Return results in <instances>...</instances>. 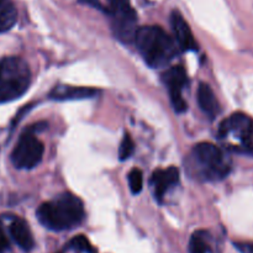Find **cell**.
<instances>
[{"label":"cell","mask_w":253,"mask_h":253,"mask_svg":"<svg viewBox=\"0 0 253 253\" xmlns=\"http://www.w3.org/2000/svg\"><path fill=\"white\" fill-rule=\"evenodd\" d=\"M85 216L82 200L71 193H63L43 203L37 210L39 221L52 231H66L78 226Z\"/></svg>","instance_id":"1"},{"label":"cell","mask_w":253,"mask_h":253,"mask_svg":"<svg viewBox=\"0 0 253 253\" xmlns=\"http://www.w3.org/2000/svg\"><path fill=\"white\" fill-rule=\"evenodd\" d=\"M133 41L142 58L152 68H163L177 56V43L160 26L140 27Z\"/></svg>","instance_id":"2"},{"label":"cell","mask_w":253,"mask_h":253,"mask_svg":"<svg viewBox=\"0 0 253 253\" xmlns=\"http://www.w3.org/2000/svg\"><path fill=\"white\" fill-rule=\"evenodd\" d=\"M188 166L193 174L207 182L220 180L231 170V161L224 151L209 142L194 146L188 158Z\"/></svg>","instance_id":"3"},{"label":"cell","mask_w":253,"mask_h":253,"mask_svg":"<svg viewBox=\"0 0 253 253\" xmlns=\"http://www.w3.org/2000/svg\"><path fill=\"white\" fill-rule=\"evenodd\" d=\"M31 84V71L20 57L0 61V103H9L24 95Z\"/></svg>","instance_id":"4"},{"label":"cell","mask_w":253,"mask_h":253,"mask_svg":"<svg viewBox=\"0 0 253 253\" xmlns=\"http://www.w3.org/2000/svg\"><path fill=\"white\" fill-rule=\"evenodd\" d=\"M106 14L111 17L114 35L123 42L135 40L137 32V14L130 0H108Z\"/></svg>","instance_id":"5"},{"label":"cell","mask_w":253,"mask_h":253,"mask_svg":"<svg viewBox=\"0 0 253 253\" xmlns=\"http://www.w3.org/2000/svg\"><path fill=\"white\" fill-rule=\"evenodd\" d=\"M43 143L37 138L35 128L29 127L17 141L11 153V161L19 169H32L43 157Z\"/></svg>","instance_id":"6"},{"label":"cell","mask_w":253,"mask_h":253,"mask_svg":"<svg viewBox=\"0 0 253 253\" xmlns=\"http://www.w3.org/2000/svg\"><path fill=\"white\" fill-rule=\"evenodd\" d=\"M252 135L253 121L246 114H232L220 124L219 137L221 140L236 141L245 148H249L251 145Z\"/></svg>","instance_id":"7"},{"label":"cell","mask_w":253,"mask_h":253,"mask_svg":"<svg viewBox=\"0 0 253 253\" xmlns=\"http://www.w3.org/2000/svg\"><path fill=\"white\" fill-rule=\"evenodd\" d=\"M163 81H165L166 85L168 88V93H169L170 101H172L174 110L177 113H184L187 110V103L183 99L182 91L188 84V77L185 69L182 66L172 67L165 73Z\"/></svg>","instance_id":"8"},{"label":"cell","mask_w":253,"mask_h":253,"mask_svg":"<svg viewBox=\"0 0 253 253\" xmlns=\"http://www.w3.org/2000/svg\"><path fill=\"white\" fill-rule=\"evenodd\" d=\"M170 24H172L175 43H177L178 48H180L182 51H195V49H198V44L195 42L194 36H193L192 30L179 11L172 12Z\"/></svg>","instance_id":"9"},{"label":"cell","mask_w":253,"mask_h":253,"mask_svg":"<svg viewBox=\"0 0 253 253\" xmlns=\"http://www.w3.org/2000/svg\"><path fill=\"white\" fill-rule=\"evenodd\" d=\"M179 180V170L175 167H169L167 169H157L151 177L153 194L156 199L162 200L170 188L174 187Z\"/></svg>","instance_id":"10"},{"label":"cell","mask_w":253,"mask_h":253,"mask_svg":"<svg viewBox=\"0 0 253 253\" xmlns=\"http://www.w3.org/2000/svg\"><path fill=\"white\" fill-rule=\"evenodd\" d=\"M98 94V90L85 86L73 85H57L49 93V98L58 101L67 100H82V99H90Z\"/></svg>","instance_id":"11"},{"label":"cell","mask_w":253,"mask_h":253,"mask_svg":"<svg viewBox=\"0 0 253 253\" xmlns=\"http://www.w3.org/2000/svg\"><path fill=\"white\" fill-rule=\"evenodd\" d=\"M9 231L12 240L15 241V244H16L20 249L27 252L31 251V250L34 249V236H32V232L31 230H30L29 224H27L24 219L15 217L11 221V224H10Z\"/></svg>","instance_id":"12"},{"label":"cell","mask_w":253,"mask_h":253,"mask_svg":"<svg viewBox=\"0 0 253 253\" xmlns=\"http://www.w3.org/2000/svg\"><path fill=\"white\" fill-rule=\"evenodd\" d=\"M198 104L204 114L209 118H215L220 111V104L214 91L207 83H200L198 88Z\"/></svg>","instance_id":"13"},{"label":"cell","mask_w":253,"mask_h":253,"mask_svg":"<svg viewBox=\"0 0 253 253\" xmlns=\"http://www.w3.org/2000/svg\"><path fill=\"white\" fill-rule=\"evenodd\" d=\"M16 19L17 10L12 0H0V32L11 29Z\"/></svg>","instance_id":"14"},{"label":"cell","mask_w":253,"mask_h":253,"mask_svg":"<svg viewBox=\"0 0 253 253\" xmlns=\"http://www.w3.org/2000/svg\"><path fill=\"white\" fill-rule=\"evenodd\" d=\"M190 253H214L209 237L205 232H195L193 234L189 244Z\"/></svg>","instance_id":"15"},{"label":"cell","mask_w":253,"mask_h":253,"mask_svg":"<svg viewBox=\"0 0 253 253\" xmlns=\"http://www.w3.org/2000/svg\"><path fill=\"white\" fill-rule=\"evenodd\" d=\"M67 247L69 250H73L77 253H98L93 247V245L89 242V240L84 235H79V236L72 239Z\"/></svg>","instance_id":"16"},{"label":"cell","mask_w":253,"mask_h":253,"mask_svg":"<svg viewBox=\"0 0 253 253\" xmlns=\"http://www.w3.org/2000/svg\"><path fill=\"white\" fill-rule=\"evenodd\" d=\"M128 179V185H130V189L132 192V194H138V193L142 190L143 187V175L142 172L137 168L131 170L127 175Z\"/></svg>","instance_id":"17"},{"label":"cell","mask_w":253,"mask_h":253,"mask_svg":"<svg viewBox=\"0 0 253 253\" xmlns=\"http://www.w3.org/2000/svg\"><path fill=\"white\" fill-rule=\"evenodd\" d=\"M133 151H135V143H133L131 136L128 133H125L120 143V148H119V157L121 161L128 160L132 156Z\"/></svg>","instance_id":"18"},{"label":"cell","mask_w":253,"mask_h":253,"mask_svg":"<svg viewBox=\"0 0 253 253\" xmlns=\"http://www.w3.org/2000/svg\"><path fill=\"white\" fill-rule=\"evenodd\" d=\"M10 250V242L0 225V253H6Z\"/></svg>","instance_id":"19"},{"label":"cell","mask_w":253,"mask_h":253,"mask_svg":"<svg viewBox=\"0 0 253 253\" xmlns=\"http://www.w3.org/2000/svg\"><path fill=\"white\" fill-rule=\"evenodd\" d=\"M79 1L83 2V4H85V5H89V6L95 7V9H98V10H103V11L106 12V9L103 6V5H101V2L99 1V0H79Z\"/></svg>","instance_id":"20"},{"label":"cell","mask_w":253,"mask_h":253,"mask_svg":"<svg viewBox=\"0 0 253 253\" xmlns=\"http://www.w3.org/2000/svg\"><path fill=\"white\" fill-rule=\"evenodd\" d=\"M241 251L244 253H253V244L252 245H244V246L240 247Z\"/></svg>","instance_id":"21"}]
</instances>
